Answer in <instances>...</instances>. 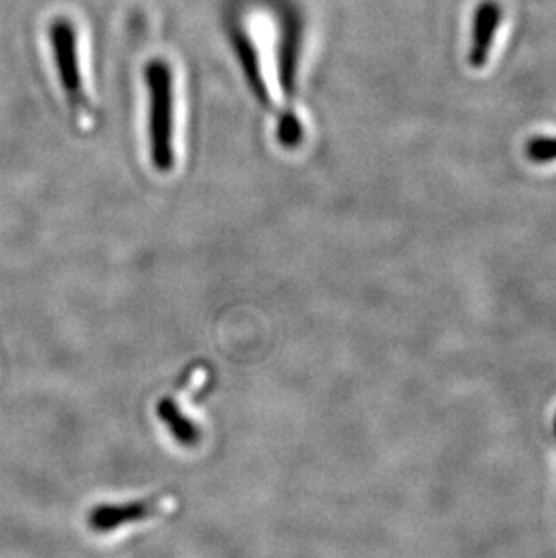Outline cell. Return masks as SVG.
<instances>
[{"label": "cell", "mask_w": 556, "mask_h": 558, "mask_svg": "<svg viewBox=\"0 0 556 558\" xmlns=\"http://www.w3.org/2000/svg\"><path fill=\"white\" fill-rule=\"evenodd\" d=\"M49 43L53 51L58 80L62 85L74 122L84 129H90L95 125V107L85 90L76 24L68 16H57L49 26Z\"/></svg>", "instance_id": "7a4b0ae2"}, {"label": "cell", "mask_w": 556, "mask_h": 558, "mask_svg": "<svg viewBox=\"0 0 556 558\" xmlns=\"http://www.w3.org/2000/svg\"><path fill=\"white\" fill-rule=\"evenodd\" d=\"M503 21L504 8L499 0H481L475 5L472 19V44L468 51V65L473 71H483L489 62Z\"/></svg>", "instance_id": "277c9868"}, {"label": "cell", "mask_w": 556, "mask_h": 558, "mask_svg": "<svg viewBox=\"0 0 556 558\" xmlns=\"http://www.w3.org/2000/svg\"><path fill=\"white\" fill-rule=\"evenodd\" d=\"M176 508L170 497L132 500L129 505H101L90 511L89 524L96 533H112L116 527L129 526L150 519V515L168 513Z\"/></svg>", "instance_id": "3957f363"}, {"label": "cell", "mask_w": 556, "mask_h": 558, "mask_svg": "<svg viewBox=\"0 0 556 558\" xmlns=\"http://www.w3.org/2000/svg\"><path fill=\"white\" fill-rule=\"evenodd\" d=\"M148 95V150L154 169L170 174L178 163L176 156V84L172 65L154 59L145 65Z\"/></svg>", "instance_id": "6da1fadb"}, {"label": "cell", "mask_w": 556, "mask_h": 558, "mask_svg": "<svg viewBox=\"0 0 556 558\" xmlns=\"http://www.w3.org/2000/svg\"><path fill=\"white\" fill-rule=\"evenodd\" d=\"M525 156L531 163L547 165L556 161V136L531 137L525 145Z\"/></svg>", "instance_id": "5b68a950"}]
</instances>
